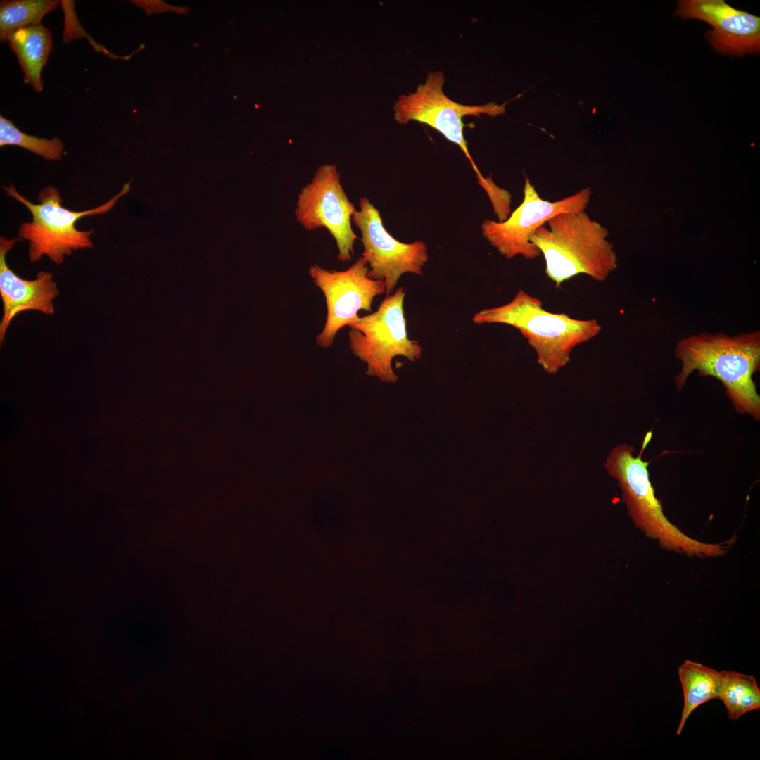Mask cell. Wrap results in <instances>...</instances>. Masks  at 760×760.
<instances>
[{
	"label": "cell",
	"instance_id": "obj_14",
	"mask_svg": "<svg viewBox=\"0 0 760 760\" xmlns=\"http://www.w3.org/2000/svg\"><path fill=\"white\" fill-rule=\"evenodd\" d=\"M7 42L18 58L25 83L41 92L42 72L53 46L50 30L42 24L21 28L11 34Z\"/></svg>",
	"mask_w": 760,
	"mask_h": 760
},
{
	"label": "cell",
	"instance_id": "obj_10",
	"mask_svg": "<svg viewBox=\"0 0 760 760\" xmlns=\"http://www.w3.org/2000/svg\"><path fill=\"white\" fill-rule=\"evenodd\" d=\"M359 205L352 221L361 233L362 257L369 266L368 277L384 282L387 296L403 274H423L428 248L422 241L405 243L393 237L384 227L379 210L367 197L360 198Z\"/></svg>",
	"mask_w": 760,
	"mask_h": 760
},
{
	"label": "cell",
	"instance_id": "obj_2",
	"mask_svg": "<svg viewBox=\"0 0 760 760\" xmlns=\"http://www.w3.org/2000/svg\"><path fill=\"white\" fill-rule=\"evenodd\" d=\"M607 234L584 210L551 217L531 241L543 255L547 277L559 288L579 274L604 281L616 270L617 257Z\"/></svg>",
	"mask_w": 760,
	"mask_h": 760
},
{
	"label": "cell",
	"instance_id": "obj_6",
	"mask_svg": "<svg viewBox=\"0 0 760 760\" xmlns=\"http://www.w3.org/2000/svg\"><path fill=\"white\" fill-rule=\"evenodd\" d=\"M405 294L403 287L398 288L381 302L375 312L359 317L348 326L353 353L367 365V374L386 382L397 380L391 367L395 356L414 361L422 355L419 342L407 336L403 310Z\"/></svg>",
	"mask_w": 760,
	"mask_h": 760
},
{
	"label": "cell",
	"instance_id": "obj_13",
	"mask_svg": "<svg viewBox=\"0 0 760 760\" xmlns=\"http://www.w3.org/2000/svg\"><path fill=\"white\" fill-rule=\"evenodd\" d=\"M19 239L0 237V296L3 315L0 321V344L11 321L18 313L37 310L45 315L54 313L53 300L60 294L51 272L40 271L33 280L20 277L7 265L6 255Z\"/></svg>",
	"mask_w": 760,
	"mask_h": 760
},
{
	"label": "cell",
	"instance_id": "obj_18",
	"mask_svg": "<svg viewBox=\"0 0 760 760\" xmlns=\"http://www.w3.org/2000/svg\"><path fill=\"white\" fill-rule=\"evenodd\" d=\"M18 146L46 160H59L63 152V144L58 137L39 138L20 131L14 123L0 116V146Z\"/></svg>",
	"mask_w": 760,
	"mask_h": 760
},
{
	"label": "cell",
	"instance_id": "obj_15",
	"mask_svg": "<svg viewBox=\"0 0 760 760\" xmlns=\"http://www.w3.org/2000/svg\"><path fill=\"white\" fill-rule=\"evenodd\" d=\"M683 692V707L676 730L679 735L691 714L701 704L718 699L721 671L699 662L685 660L678 669Z\"/></svg>",
	"mask_w": 760,
	"mask_h": 760
},
{
	"label": "cell",
	"instance_id": "obj_8",
	"mask_svg": "<svg viewBox=\"0 0 760 760\" xmlns=\"http://www.w3.org/2000/svg\"><path fill=\"white\" fill-rule=\"evenodd\" d=\"M590 196L591 190L584 188L561 200L550 201L540 197L526 178L522 203L503 221L485 220L481 224L482 234L507 259L519 255L534 259L540 255L531 241L536 229L558 214L585 210Z\"/></svg>",
	"mask_w": 760,
	"mask_h": 760
},
{
	"label": "cell",
	"instance_id": "obj_12",
	"mask_svg": "<svg viewBox=\"0 0 760 760\" xmlns=\"http://www.w3.org/2000/svg\"><path fill=\"white\" fill-rule=\"evenodd\" d=\"M682 19L709 24L705 37L716 52L743 56L760 51V18L730 6L723 0H680L674 13Z\"/></svg>",
	"mask_w": 760,
	"mask_h": 760
},
{
	"label": "cell",
	"instance_id": "obj_11",
	"mask_svg": "<svg viewBox=\"0 0 760 760\" xmlns=\"http://www.w3.org/2000/svg\"><path fill=\"white\" fill-rule=\"evenodd\" d=\"M368 271L362 256L343 271L327 270L317 264L309 267V275L324 293L327 304L324 328L315 337L320 347H330L338 331L359 317L358 311L371 312L374 297L385 293L384 282L369 278Z\"/></svg>",
	"mask_w": 760,
	"mask_h": 760
},
{
	"label": "cell",
	"instance_id": "obj_4",
	"mask_svg": "<svg viewBox=\"0 0 760 760\" xmlns=\"http://www.w3.org/2000/svg\"><path fill=\"white\" fill-rule=\"evenodd\" d=\"M633 452L631 445H616L607 457L604 468L617 481L622 500L634 524L668 550L701 557L724 555L730 542L709 543L697 540L669 521L650 482L649 462L642 460V450L637 456L633 455Z\"/></svg>",
	"mask_w": 760,
	"mask_h": 760
},
{
	"label": "cell",
	"instance_id": "obj_3",
	"mask_svg": "<svg viewBox=\"0 0 760 760\" xmlns=\"http://www.w3.org/2000/svg\"><path fill=\"white\" fill-rule=\"evenodd\" d=\"M473 322L504 324L518 329L536 354L538 363L550 374L570 361L572 350L595 337L602 327L596 319H578L549 312L543 302L520 289L508 303L483 309Z\"/></svg>",
	"mask_w": 760,
	"mask_h": 760
},
{
	"label": "cell",
	"instance_id": "obj_1",
	"mask_svg": "<svg viewBox=\"0 0 760 760\" xmlns=\"http://www.w3.org/2000/svg\"><path fill=\"white\" fill-rule=\"evenodd\" d=\"M674 355L681 369L674 377L678 391L697 372L722 384L735 410L756 420L760 418V396L753 380L760 365V331L730 336L701 332L680 339Z\"/></svg>",
	"mask_w": 760,
	"mask_h": 760
},
{
	"label": "cell",
	"instance_id": "obj_9",
	"mask_svg": "<svg viewBox=\"0 0 760 760\" xmlns=\"http://www.w3.org/2000/svg\"><path fill=\"white\" fill-rule=\"evenodd\" d=\"M355 210L340 182L337 166H319L310 182L298 194L294 213L296 220L307 231L326 228L336 241L337 258L350 260L357 239L352 226Z\"/></svg>",
	"mask_w": 760,
	"mask_h": 760
},
{
	"label": "cell",
	"instance_id": "obj_19",
	"mask_svg": "<svg viewBox=\"0 0 760 760\" xmlns=\"http://www.w3.org/2000/svg\"><path fill=\"white\" fill-rule=\"evenodd\" d=\"M132 2L138 6L144 8L148 15H151L153 13L166 11L169 9L171 11H179V9L184 8L172 7L160 1H132Z\"/></svg>",
	"mask_w": 760,
	"mask_h": 760
},
{
	"label": "cell",
	"instance_id": "obj_17",
	"mask_svg": "<svg viewBox=\"0 0 760 760\" xmlns=\"http://www.w3.org/2000/svg\"><path fill=\"white\" fill-rule=\"evenodd\" d=\"M58 0H4L0 1V41L7 42L15 31L41 25L42 18L60 5Z\"/></svg>",
	"mask_w": 760,
	"mask_h": 760
},
{
	"label": "cell",
	"instance_id": "obj_5",
	"mask_svg": "<svg viewBox=\"0 0 760 760\" xmlns=\"http://www.w3.org/2000/svg\"><path fill=\"white\" fill-rule=\"evenodd\" d=\"M130 182L104 204L84 211H72L62 207V198L57 188L48 186L39 194V204L30 202L10 184L2 186L7 195L23 203L30 212L31 222H23L18 229V237L28 241V256L32 263L46 255L56 265L62 264L65 257L79 249L92 248L91 236L94 229L80 231L75 224L82 217L103 214L110 210L118 200L130 191Z\"/></svg>",
	"mask_w": 760,
	"mask_h": 760
},
{
	"label": "cell",
	"instance_id": "obj_7",
	"mask_svg": "<svg viewBox=\"0 0 760 760\" xmlns=\"http://www.w3.org/2000/svg\"><path fill=\"white\" fill-rule=\"evenodd\" d=\"M444 83L443 72L438 70L429 72L424 82L419 84L414 91L400 95L394 105V118L403 125L411 120L425 123L441 133L448 141L457 144L471 164L479 184L483 186L488 179L482 176L469 152L464 136L462 118L466 115L478 117L480 114L490 116L505 114L506 104L520 95L501 105L490 102L484 105L469 106L459 103L448 97L443 91Z\"/></svg>",
	"mask_w": 760,
	"mask_h": 760
},
{
	"label": "cell",
	"instance_id": "obj_16",
	"mask_svg": "<svg viewBox=\"0 0 760 760\" xmlns=\"http://www.w3.org/2000/svg\"><path fill=\"white\" fill-rule=\"evenodd\" d=\"M718 699L724 704L728 718L735 721L760 707V689L754 676L721 671Z\"/></svg>",
	"mask_w": 760,
	"mask_h": 760
}]
</instances>
